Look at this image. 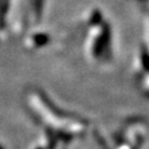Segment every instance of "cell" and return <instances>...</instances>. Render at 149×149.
I'll use <instances>...</instances> for the list:
<instances>
[{"label": "cell", "mask_w": 149, "mask_h": 149, "mask_svg": "<svg viewBox=\"0 0 149 149\" xmlns=\"http://www.w3.org/2000/svg\"><path fill=\"white\" fill-rule=\"evenodd\" d=\"M9 0H0V28L5 27L6 15L8 12Z\"/></svg>", "instance_id": "cell-1"}, {"label": "cell", "mask_w": 149, "mask_h": 149, "mask_svg": "<svg viewBox=\"0 0 149 149\" xmlns=\"http://www.w3.org/2000/svg\"><path fill=\"white\" fill-rule=\"evenodd\" d=\"M33 41L37 44L38 47H42V45H45L47 43L49 42V37L44 33H39V34H36L33 36Z\"/></svg>", "instance_id": "cell-2"}, {"label": "cell", "mask_w": 149, "mask_h": 149, "mask_svg": "<svg viewBox=\"0 0 149 149\" xmlns=\"http://www.w3.org/2000/svg\"><path fill=\"white\" fill-rule=\"evenodd\" d=\"M43 1L44 0H34V10H36L38 18H40V16H41V11H42L43 8Z\"/></svg>", "instance_id": "cell-3"}, {"label": "cell", "mask_w": 149, "mask_h": 149, "mask_svg": "<svg viewBox=\"0 0 149 149\" xmlns=\"http://www.w3.org/2000/svg\"><path fill=\"white\" fill-rule=\"evenodd\" d=\"M0 149H2V147H1V146H0Z\"/></svg>", "instance_id": "cell-4"}]
</instances>
